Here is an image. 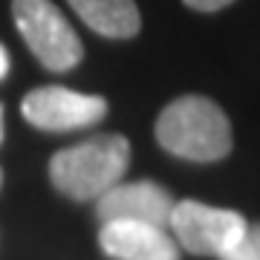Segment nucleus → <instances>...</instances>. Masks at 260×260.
I'll return each mask as SVG.
<instances>
[{"instance_id":"1","label":"nucleus","mask_w":260,"mask_h":260,"mask_svg":"<svg viewBox=\"0 0 260 260\" xmlns=\"http://www.w3.org/2000/svg\"><path fill=\"white\" fill-rule=\"evenodd\" d=\"M156 142L188 162H217L232 153V121L205 95H179L159 113Z\"/></svg>"},{"instance_id":"2","label":"nucleus","mask_w":260,"mask_h":260,"mask_svg":"<svg viewBox=\"0 0 260 260\" xmlns=\"http://www.w3.org/2000/svg\"><path fill=\"white\" fill-rule=\"evenodd\" d=\"M127 165L130 142L119 133H102L73 148L58 150L49 162V179L64 197L87 203L99 200L104 191L121 182Z\"/></svg>"},{"instance_id":"3","label":"nucleus","mask_w":260,"mask_h":260,"mask_svg":"<svg viewBox=\"0 0 260 260\" xmlns=\"http://www.w3.org/2000/svg\"><path fill=\"white\" fill-rule=\"evenodd\" d=\"M12 15L20 38L47 70L67 73L81 61V38L52 0H12Z\"/></svg>"},{"instance_id":"4","label":"nucleus","mask_w":260,"mask_h":260,"mask_svg":"<svg viewBox=\"0 0 260 260\" xmlns=\"http://www.w3.org/2000/svg\"><path fill=\"white\" fill-rule=\"evenodd\" d=\"M168 225L174 229V237L185 251L200 254V257H223L243 237L249 223L243 220V214L229 211V208L182 200V203H174Z\"/></svg>"},{"instance_id":"5","label":"nucleus","mask_w":260,"mask_h":260,"mask_svg":"<svg viewBox=\"0 0 260 260\" xmlns=\"http://www.w3.org/2000/svg\"><path fill=\"white\" fill-rule=\"evenodd\" d=\"M20 113L38 130L67 133L102 121L107 113V102L102 95L75 93L70 87H38L23 99Z\"/></svg>"},{"instance_id":"6","label":"nucleus","mask_w":260,"mask_h":260,"mask_svg":"<svg viewBox=\"0 0 260 260\" xmlns=\"http://www.w3.org/2000/svg\"><path fill=\"white\" fill-rule=\"evenodd\" d=\"M174 211L171 191L156 182H116L110 191H104L95 203V214L102 223L110 220H130V223H150L165 229Z\"/></svg>"},{"instance_id":"7","label":"nucleus","mask_w":260,"mask_h":260,"mask_svg":"<svg viewBox=\"0 0 260 260\" xmlns=\"http://www.w3.org/2000/svg\"><path fill=\"white\" fill-rule=\"evenodd\" d=\"M99 243L113 260H179L177 243L165 234V229L150 223L110 220L102 225Z\"/></svg>"},{"instance_id":"8","label":"nucleus","mask_w":260,"mask_h":260,"mask_svg":"<svg viewBox=\"0 0 260 260\" xmlns=\"http://www.w3.org/2000/svg\"><path fill=\"white\" fill-rule=\"evenodd\" d=\"M75 15L104 38H133L142 29L136 0H70Z\"/></svg>"},{"instance_id":"9","label":"nucleus","mask_w":260,"mask_h":260,"mask_svg":"<svg viewBox=\"0 0 260 260\" xmlns=\"http://www.w3.org/2000/svg\"><path fill=\"white\" fill-rule=\"evenodd\" d=\"M220 260H260V223L246 225V232Z\"/></svg>"},{"instance_id":"10","label":"nucleus","mask_w":260,"mask_h":260,"mask_svg":"<svg viewBox=\"0 0 260 260\" xmlns=\"http://www.w3.org/2000/svg\"><path fill=\"white\" fill-rule=\"evenodd\" d=\"M182 3L191 6V9H197V12H220L229 3H234V0H182Z\"/></svg>"},{"instance_id":"11","label":"nucleus","mask_w":260,"mask_h":260,"mask_svg":"<svg viewBox=\"0 0 260 260\" xmlns=\"http://www.w3.org/2000/svg\"><path fill=\"white\" fill-rule=\"evenodd\" d=\"M6 73H9V52H6L3 44H0V81L6 78Z\"/></svg>"},{"instance_id":"12","label":"nucleus","mask_w":260,"mask_h":260,"mask_svg":"<svg viewBox=\"0 0 260 260\" xmlns=\"http://www.w3.org/2000/svg\"><path fill=\"white\" fill-rule=\"evenodd\" d=\"M0 142H3V107H0Z\"/></svg>"},{"instance_id":"13","label":"nucleus","mask_w":260,"mask_h":260,"mask_svg":"<svg viewBox=\"0 0 260 260\" xmlns=\"http://www.w3.org/2000/svg\"><path fill=\"white\" fill-rule=\"evenodd\" d=\"M0 185H3V171H0Z\"/></svg>"}]
</instances>
